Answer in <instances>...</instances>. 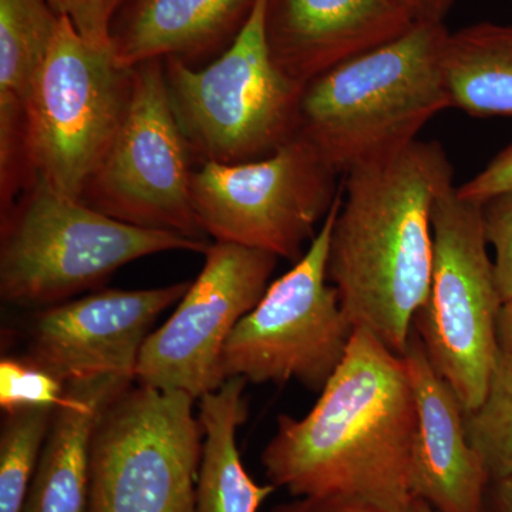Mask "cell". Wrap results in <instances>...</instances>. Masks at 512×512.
Instances as JSON below:
<instances>
[{"mask_svg": "<svg viewBox=\"0 0 512 512\" xmlns=\"http://www.w3.org/2000/svg\"><path fill=\"white\" fill-rule=\"evenodd\" d=\"M417 423L406 360L356 328L311 412L278 417L262 466L269 483L292 497L348 495L407 512Z\"/></svg>", "mask_w": 512, "mask_h": 512, "instance_id": "obj_1", "label": "cell"}, {"mask_svg": "<svg viewBox=\"0 0 512 512\" xmlns=\"http://www.w3.org/2000/svg\"><path fill=\"white\" fill-rule=\"evenodd\" d=\"M343 177L329 282L355 328L403 356L414 318L429 299L434 202L454 184L453 164L440 143L417 140Z\"/></svg>", "mask_w": 512, "mask_h": 512, "instance_id": "obj_2", "label": "cell"}, {"mask_svg": "<svg viewBox=\"0 0 512 512\" xmlns=\"http://www.w3.org/2000/svg\"><path fill=\"white\" fill-rule=\"evenodd\" d=\"M446 25L406 35L306 84L299 131L340 175L399 154L451 107L441 67Z\"/></svg>", "mask_w": 512, "mask_h": 512, "instance_id": "obj_3", "label": "cell"}, {"mask_svg": "<svg viewBox=\"0 0 512 512\" xmlns=\"http://www.w3.org/2000/svg\"><path fill=\"white\" fill-rule=\"evenodd\" d=\"M207 248L205 241L114 220L36 180L2 217L0 295L19 305H57L137 259Z\"/></svg>", "mask_w": 512, "mask_h": 512, "instance_id": "obj_4", "label": "cell"}, {"mask_svg": "<svg viewBox=\"0 0 512 512\" xmlns=\"http://www.w3.org/2000/svg\"><path fill=\"white\" fill-rule=\"evenodd\" d=\"M266 2L256 0L231 46L204 69L180 57L163 59L175 120L200 163L262 160L298 134L305 86L272 59Z\"/></svg>", "mask_w": 512, "mask_h": 512, "instance_id": "obj_5", "label": "cell"}, {"mask_svg": "<svg viewBox=\"0 0 512 512\" xmlns=\"http://www.w3.org/2000/svg\"><path fill=\"white\" fill-rule=\"evenodd\" d=\"M134 67L113 46L84 39L60 16L55 40L37 73L28 106V157L33 183L82 200L126 117Z\"/></svg>", "mask_w": 512, "mask_h": 512, "instance_id": "obj_6", "label": "cell"}, {"mask_svg": "<svg viewBox=\"0 0 512 512\" xmlns=\"http://www.w3.org/2000/svg\"><path fill=\"white\" fill-rule=\"evenodd\" d=\"M434 266L426 305L414 318L427 357L457 394L464 412L483 402L500 352L503 299L488 255L481 204L464 200L456 185L433 208Z\"/></svg>", "mask_w": 512, "mask_h": 512, "instance_id": "obj_7", "label": "cell"}, {"mask_svg": "<svg viewBox=\"0 0 512 512\" xmlns=\"http://www.w3.org/2000/svg\"><path fill=\"white\" fill-rule=\"evenodd\" d=\"M342 198L343 190L305 255L232 330L221 357L225 380H295L320 393L338 370L356 330L328 278L330 238Z\"/></svg>", "mask_w": 512, "mask_h": 512, "instance_id": "obj_8", "label": "cell"}, {"mask_svg": "<svg viewBox=\"0 0 512 512\" xmlns=\"http://www.w3.org/2000/svg\"><path fill=\"white\" fill-rule=\"evenodd\" d=\"M339 177L296 134L262 160L201 163L192 173V205L215 242L261 249L296 264L342 192Z\"/></svg>", "mask_w": 512, "mask_h": 512, "instance_id": "obj_9", "label": "cell"}, {"mask_svg": "<svg viewBox=\"0 0 512 512\" xmlns=\"http://www.w3.org/2000/svg\"><path fill=\"white\" fill-rule=\"evenodd\" d=\"M194 402L138 384L110 404L93 437L90 512H195L204 434Z\"/></svg>", "mask_w": 512, "mask_h": 512, "instance_id": "obj_10", "label": "cell"}, {"mask_svg": "<svg viewBox=\"0 0 512 512\" xmlns=\"http://www.w3.org/2000/svg\"><path fill=\"white\" fill-rule=\"evenodd\" d=\"M192 158L168 99L163 59L137 64L126 117L82 201L126 224L207 242L192 205Z\"/></svg>", "mask_w": 512, "mask_h": 512, "instance_id": "obj_11", "label": "cell"}, {"mask_svg": "<svg viewBox=\"0 0 512 512\" xmlns=\"http://www.w3.org/2000/svg\"><path fill=\"white\" fill-rule=\"evenodd\" d=\"M200 275L173 315L148 335L136 366L138 384L201 399L224 384L221 357L239 320L268 291L278 256L214 242Z\"/></svg>", "mask_w": 512, "mask_h": 512, "instance_id": "obj_12", "label": "cell"}, {"mask_svg": "<svg viewBox=\"0 0 512 512\" xmlns=\"http://www.w3.org/2000/svg\"><path fill=\"white\" fill-rule=\"evenodd\" d=\"M190 285L106 289L52 305L33 323L22 359L63 383L103 375L136 379L138 356L151 326L165 309L181 301Z\"/></svg>", "mask_w": 512, "mask_h": 512, "instance_id": "obj_13", "label": "cell"}, {"mask_svg": "<svg viewBox=\"0 0 512 512\" xmlns=\"http://www.w3.org/2000/svg\"><path fill=\"white\" fill-rule=\"evenodd\" d=\"M416 26L397 0H268L265 33L276 66L306 86Z\"/></svg>", "mask_w": 512, "mask_h": 512, "instance_id": "obj_14", "label": "cell"}, {"mask_svg": "<svg viewBox=\"0 0 512 512\" xmlns=\"http://www.w3.org/2000/svg\"><path fill=\"white\" fill-rule=\"evenodd\" d=\"M403 357L419 417L412 463L414 498L439 512H484L491 480L468 440L463 404L431 365L414 329Z\"/></svg>", "mask_w": 512, "mask_h": 512, "instance_id": "obj_15", "label": "cell"}, {"mask_svg": "<svg viewBox=\"0 0 512 512\" xmlns=\"http://www.w3.org/2000/svg\"><path fill=\"white\" fill-rule=\"evenodd\" d=\"M134 377L103 375L66 383L57 407L25 512H90L92 444L101 416Z\"/></svg>", "mask_w": 512, "mask_h": 512, "instance_id": "obj_16", "label": "cell"}, {"mask_svg": "<svg viewBox=\"0 0 512 512\" xmlns=\"http://www.w3.org/2000/svg\"><path fill=\"white\" fill-rule=\"evenodd\" d=\"M60 16L47 0H0V187L28 181V106Z\"/></svg>", "mask_w": 512, "mask_h": 512, "instance_id": "obj_17", "label": "cell"}, {"mask_svg": "<svg viewBox=\"0 0 512 512\" xmlns=\"http://www.w3.org/2000/svg\"><path fill=\"white\" fill-rule=\"evenodd\" d=\"M256 0H136L121 33L113 35L117 59L127 67L198 55L229 30L241 29Z\"/></svg>", "mask_w": 512, "mask_h": 512, "instance_id": "obj_18", "label": "cell"}, {"mask_svg": "<svg viewBox=\"0 0 512 512\" xmlns=\"http://www.w3.org/2000/svg\"><path fill=\"white\" fill-rule=\"evenodd\" d=\"M247 383L232 377L200 399L198 420L204 441L195 512H259L276 490L274 484L256 483L239 453L238 429L248 417Z\"/></svg>", "mask_w": 512, "mask_h": 512, "instance_id": "obj_19", "label": "cell"}, {"mask_svg": "<svg viewBox=\"0 0 512 512\" xmlns=\"http://www.w3.org/2000/svg\"><path fill=\"white\" fill-rule=\"evenodd\" d=\"M441 67L451 107L473 117H512V25L473 23L450 32Z\"/></svg>", "mask_w": 512, "mask_h": 512, "instance_id": "obj_20", "label": "cell"}, {"mask_svg": "<svg viewBox=\"0 0 512 512\" xmlns=\"http://www.w3.org/2000/svg\"><path fill=\"white\" fill-rule=\"evenodd\" d=\"M55 412L23 407L6 413L0 433V512H25Z\"/></svg>", "mask_w": 512, "mask_h": 512, "instance_id": "obj_21", "label": "cell"}, {"mask_svg": "<svg viewBox=\"0 0 512 512\" xmlns=\"http://www.w3.org/2000/svg\"><path fill=\"white\" fill-rule=\"evenodd\" d=\"M464 423L490 480L512 478V353L500 348L483 402Z\"/></svg>", "mask_w": 512, "mask_h": 512, "instance_id": "obj_22", "label": "cell"}, {"mask_svg": "<svg viewBox=\"0 0 512 512\" xmlns=\"http://www.w3.org/2000/svg\"><path fill=\"white\" fill-rule=\"evenodd\" d=\"M66 397V383L23 359L0 362V407L9 413L23 407L57 409Z\"/></svg>", "mask_w": 512, "mask_h": 512, "instance_id": "obj_23", "label": "cell"}, {"mask_svg": "<svg viewBox=\"0 0 512 512\" xmlns=\"http://www.w3.org/2000/svg\"><path fill=\"white\" fill-rule=\"evenodd\" d=\"M481 220L488 247L494 249V274L504 303L512 302V191L501 192L481 204Z\"/></svg>", "mask_w": 512, "mask_h": 512, "instance_id": "obj_24", "label": "cell"}, {"mask_svg": "<svg viewBox=\"0 0 512 512\" xmlns=\"http://www.w3.org/2000/svg\"><path fill=\"white\" fill-rule=\"evenodd\" d=\"M59 16H67L77 32L99 46L113 45L111 15L113 0H47Z\"/></svg>", "mask_w": 512, "mask_h": 512, "instance_id": "obj_25", "label": "cell"}, {"mask_svg": "<svg viewBox=\"0 0 512 512\" xmlns=\"http://www.w3.org/2000/svg\"><path fill=\"white\" fill-rule=\"evenodd\" d=\"M507 191H512V140L500 153L495 154L480 173L457 187L461 198L480 204Z\"/></svg>", "mask_w": 512, "mask_h": 512, "instance_id": "obj_26", "label": "cell"}, {"mask_svg": "<svg viewBox=\"0 0 512 512\" xmlns=\"http://www.w3.org/2000/svg\"><path fill=\"white\" fill-rule=\"evenodd\" d=\"M269 512H389L359 498L348 495L293 497L292 501L276 505Z\"/></svg>", "mask_w": 512, "mask_h": 512, "instance_id": "obj_27", "label": "cell"}, {"mask_svg": "<svg viewBox=\"0 0 512 512\" xmlns=\"http://www.w3.org/2000/svg\"><path fill=\"white\" fill-rule=\"evenodd\" d=\"M412 15L416 25H444L454 0H397Z\"/></svg>", "mask_w": 512, "mask_h": 512, "instance_id": "obj_28", "label": "cell"}, {"mask_svg": "<svg viewBox=\"0 0 512 512\" xmlns=\"http://www.w3.org/2000/svg\"><path fill=\"white\" fill-rule=\"evenodd\" d=\"M484 512H512V478L491 481Z\"/></svg>", "mask_w": 512, "mask_h": 512, "instance_id": "obj_29", "label": "cell"}, {"mask_svg": "<svg viewBox=\"0 0 512 512\" xmlns=\"http://www.w3.org/2000/svg\"><path fill=\"white\" fill-rule=\"evenodd\" d=\"M498 343L500 348L512 353V302L504 303L498 316Z\"/></svg>", "mask_w": 512, "mask_h": 512, "instance_id": "obj_30", "label": "cell"}, {"mask_svg": "<svg viewBox=\"0 0 512 512\" xmlns=\"http://www.w3.org/2000/svg\"><path fill=\"white\" fill-rule=\"evenodd\" d=\"M407 512H439L434 510L433 507L426 501L420 500V498H413L412 504H410Z\"/></svg>", "mask_w": 512, "mask_h": 512, "instance_id": "obj_31", "label": "cell"}, {"mask_svg": "<svg viewBox=\"0 0 512 512\" xmlns=\"http://www.w3.org/2000/svg\"><path fill=\"white\" fill-rule=\"evenodd\" d=\"M123 2H124V0H113L114 9L119 8L121 3H123Z\"/></svg>", "mask_w": 512, "mask_h": 512, "instance_id": "obj_32", "label": "cell"}, {"mask_svg": "<svg viewBox=\"0 0 512 512\" xmlns=\"http://www.w3.org/2000/svg\"><path fill=\"white\" fill-rule=\"evenodd\" d=\"M511 2H512V0H511Z\"/></svg>", "mask_w": 512, "mask_h": 512, "instance_id": "obj_33", "label": "cell"}]
</instances>
